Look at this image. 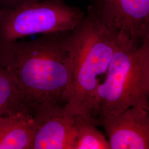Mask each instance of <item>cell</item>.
Instances as JSON below:
<instances>
[{
    "label": "cell",
    "instance_id": "6da1fadb",
    "mask_svg": "<svg viewBox=\"0 0 149 149\" xmlns=\"http://www.w3.org/2000/svg\"><path fill=\"white\" fill-rule=\"evenodd\" d=\"M68 32L0 42V63L14 77L31 114L40 107L65 104L71 80Z\"/></svg>",
    "mask_w": 149,
    "mask_h": 149
},
{
    "label": "cell",
    "instance_id": "ba28073f",
    "mask_svg": "<svg viewBox=\"0 0 149 149\" xmlns=\"http://www.w3.org/2000/svg\"><path fill=\"white\" fill-rule=\"evenodd\" d=\"M34 133L33 118L28 111L0 117V149H32Z\"/></svg>",
    "mask_w": 149,
    "mask_h": 149
},
{
    "label": "cell",
    "instance_id": "277c9868",
    "mask_svg": "<svg viewBox=\"0 0 149 149\" xmlns=\"http://www.w3.org/2000/svg\"><path fill=\"white\" fill-rule=\"evenodd\" d=\"M84 16L80 8L62 0H43L13 9H0V42L33 34L71 31Z\"/></svg>",
    "mask_w": 149,
    "mask_h": 149
},
{
    "label": "cell",
    "instance_id": "8fae6325",
    "mask_svg": "<svg viewBox=\"0 0 149 149\" xmlns=\"http://www.w3.org/2000/svg\"><path fill=\"white\" fill-rule=\"evenodd\" d=\"M43 0H0V9H13L19 6Z\"/></svg>",
    "mask_w": 149,
    "mask_h": 149
},
{
    "label": "cell",
    "instance_id": "7a4b0ae2",
    "mask_svg": "<svg viewBox=\"0 0 149 149\" xmlns=\"http://www.w3.org/2000/svg\"><path fill=\"white\" fill-rule=\"evenodd\" d=\"M117 38L90 12L66 36L71 80L65 104L76 116L92 117L99 77L106 74Z\"/></svg>",
    "mask_w": 149,
    "mask_h": 149
},
{
    "label": "cell",
    "instance_id": "3957f363",
    "mask_svg": "<svg viewBox=\"0 0 149 149\" xmlns=\"http://www.w3.org/2000/svg\"><path fill=\"white\" fill-rule=\"evenodd\" d=\"M105 75L96 90L92 116H113L132 107L149 111V36L139 45L117 39Z\"/></svg>",
    "mask_w": 149,
    "mask_h": 149
},
{
    "label": "cell",
    "instance_id": "52a82bcc",
    "mask_svg": "<svg viewBox=\"0 0 149 149\" xmlns=\"http://www.w3.org/2000/svg\"><path fill=\"white\" fill-rule=\"evenodd\" d=\"M96 119L106 132L110 149H149L148 110L132 107L117 114Z\"/></svg>",
    "mask_w": 149,
    "mask_h": 149
},
{
    "label": "cell",
    "instance_id": "9c48e42d",
    "mask_svg": "<svg viewBox=\"0 0 149 149\" xmlns=\"http://www.w3.org/2000/svg\"><path fill=\"white\" fill-rule=\"evenodd\" d=\"M28 110L16 80L11 72L0 63V117Z\"/></svg>",
    "mask_w": 149,
    "mask_h": 149
},
{
    "label": "cell",
    "instance_id": "30bf717a",
    "mask_svg": "<svg viewBox=\"0 0 149 149\" xmlns=\"http://www.w3.org/2000/svg\"><path fill=\"white\" fill-rule=\"evenodd\" d=\"M97 124L94 117L76 116V149H110L108 139L96 128Z\"/></svg>",
    "mask_w": 149,
    "mask_h": 149
},
{
    "label": "cell",
    "instance_id": "5b68a950",
    "mask_svg": "<svg viewBox=\"0 0 149 149\" xmlns=\"http://www.w3.org/2000/svg\"><path fill=\"white\" fill-rule=\"evenodd\" d=\"M88 12L119 40L138 45L149 36V0H91Z\"/></svg>",
    "mask_w": 149,
    "mask_h": 149
},
{
    "label": "cell",
    "instance_id": "8992f818",
    "mask_svg": "<svg viewBox=\"0 0 149 149\" xmlns=\"http://www.w3.org/2000/svg\"><path fill=\"white\" fill-rule=\"evenodd\" d=\"M31 114L35 127L32 149H76V115L65 104L40 107Z\"/></svg>",
    "mask_w": 149,
    "mask_h": 149
}]
</instances>
